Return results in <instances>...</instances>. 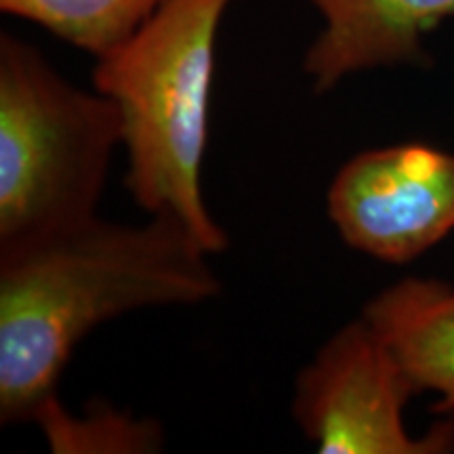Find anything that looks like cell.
Instances as JSON below:
<instances>
[{
    "label": "cell",
    "instance_id": "obj_1",
    "mask_svg": "<svg viewBox=\"0 0 454 454\" xmlns=\"http://www.w3.org/2000/svg\"><path fill=\"white\" fill-rule=\"evenodd\" d=\"M211 253L170 213L145 223L93 217L0 251V421L34 423L87 334L150 308L221 293Z\"/></svg>",
    "mask_w": 454,
    "mask_h": 454
},
{
    "label": "cell",
    "instance_id": "obj_2",
    "mask_svg": "<svg viewBox=\"0 0 454 454\" xmlns=\"http://www.w3.org/2000/svg\"><path fill=\"white\" fill-rule=\"evenodd\" d=\"M231 0H167L95 59L93 87L121 114L127 184L147 215L170 213L211 254L230 247L202 196L215 47Z\"/></svg>",
    "mask_w": 454,
    "mask_h": 454
},
{
    "label": "cell",
    "instance_id": "obj_3",
    "mask_svg": "<svg viewBox=\"0 0 454 454\" xmlns=\"http://www.w3.org/2000/svg\"><path fill=\"white\" fill-rule=\"evenodd\" d=\"M121 114L74 87L32 44L0 36V251L98 217Z\"/></svg>",
    "mask_w": 454,
    "mask_h": 454
},
{
    "label": "cell",
    "instance_id": "obj_4",
    "mask_svg": "<svg viewBox=\"0 0 454 454\" xmlns=\"http://www.w3.org/2000/svg\"><path fill=\"white\" fill-rule=\"evenodd\" d=\"M419 391L364 317L339 328L297 374L293 419L322 454H440L454 421L408 434L404 406Z\"/></svg>",
    "mask_w": 454,
    "mask_h": 454
},
{
    "label": "cell",
    "instance_id": "obj_5",
    "mask_svg": "<svg viewBox=\"0 0 454 454\" xmlns=\"http://www.w3.org/2000/svg\"><path fill=\"white\" fill-rule=\"evenodd\" d=\"M326 208L348 247L408 263L454 230V154L425 144L362 152L334 175Z\"/></svg>",
    "mask_w": 454,
    "mask_h": 454
},
{
    "label": "cell",
    "instance_id": "obj_6",
    "mask_svg": "<svg viewBox=\"0 0 454 454\" xmlns=\"http://www.w3.org/2000/svg\"><path fill=\"white\" fill-rule=\"evenodd\" d=\"M325 20L303 67L316 93L356 72L412 64L423 36L454 15V0H309Z\"/></svg>",
    "mask_w": 454,
    "mask_h": 454
},
{
    "label": "cell",
    "instance_id": "obj_7",
    "mask_svg": "<svg viewBox=\"0 0 454 454\" xmlns=\"http://www.w3.org/2000/svg\"><path fill=\"white\" fill-rule=\"evenodd\" d=\"M362 317L419 394L440 395L435 412H454V286L431 278H406L368 301Z\"/></svg>",
    "mask_w": 454,
    "mask_h": 454
},
{
    "label": "cell",
    "instance_id": "obj_8",
    "mask_svg": "<svg viewBox=\"0 0 454 454\" xmlns=\"http://www.w3.org/2000/svg\"><path fill=\"white\" fill-rule=\"evenodd\" d=\"M167 0H0V11L44 27L95 59L129 41Z\"/></svg>",
    "mask_w": 454,
    "mask_h": 454
},
{
    "label": "cell",
    "instance_id": "obj_9",
    "mask_svg": "<svg viewBox=\"0 0 454 454\" xmlns=\"http://www.w3.org/2000/svg\"><path fill=\"white\" fill-rule=\"evenodd\" d=\"M34 423L55 454H147L160 452L164 444L162 429L156 423L133 419L110 406H93L78 417L61 404L59 395L36 414Z\"/></svg>",
    "mask_w": 454,
    "mask_h": 454
}]
</instances>
